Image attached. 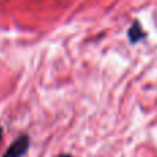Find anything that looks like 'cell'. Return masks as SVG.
I'll list each match as a JSON object with an SVG mask.
<instances>
[{
	"mask_svg": "<svg viewBox=\"0 0 157 157\" xmlns=\"http://www.w3.org/2000/svg\"><path fill=\"white\" fill-rule=\"evenodd\" d=\"M58 157H71L69 155H61V156H58Z\"/></svg>",
	"mask_w": 157,
	"mask_h": 157,
	"instance_id": "4",
	"label": "cell"
},
{
	"mask_svg": "<svg viewBox=\"0 0 157 157\" xmlns=\"http://www.w3.org/2000/svg\"><path fill=\"white\" fill-rule=\"evenodd\" d=\"M29 136L28 135H21L10 145L3 157H22L29 149Z\"/></svg>",
	"mask_w": 157,
	"mask_h": 157,
	"instance_id": "1",
	"label": "cell"
},
{
	"mask_svg": "<svg viewBox=\"0 0 157 157\" xmlns=\"http://www.w3.org/2000/svg\"><path fill=\"white\" fill-rule=\"evenodd\" d=\"M2 136H3V128L0 127V139H2Z\"/></svg>",
	"mask_w": 157,
	"mask_h": 157,
	"instance_id": "3",
	"label": "cell"
},
{
	"mask_svg": "<svg viewBox=\"0 0 157 157\" xmlns=\"http://www.w3.org/2000/svg\"><path fill=\"white\" fill-rule=\"evenodd\" d=\"M128 36H130V40L132 41V43H136V41H139L141 39H144L145 36H146V33H145L144 29L141 28L139 22H135V24L130 28V30H128Z\"/></svg>",
	"mask_w": 157,
	"mask_h": 157,
	"instance_id": "2",
	"label": "cell"
}]
</instances>
